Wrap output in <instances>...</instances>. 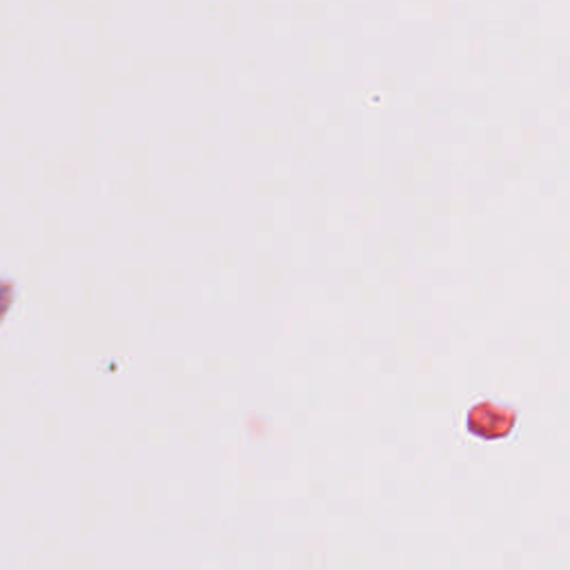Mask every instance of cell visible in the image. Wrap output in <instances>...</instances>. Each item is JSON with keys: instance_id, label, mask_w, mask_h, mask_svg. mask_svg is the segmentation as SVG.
Returning <instances> with one entry per match:
<instances>
[]
</instances>
